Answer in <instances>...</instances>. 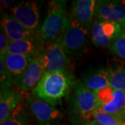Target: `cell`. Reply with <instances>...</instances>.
Listing matches in <instances>:
<instances>
[{
  "label": "cell",
  "instance_id": "obj_14",
  "mask_svg": "<svg viewBox=\"0 0 125 125\" xmlns=\"http://www.w3.org/2000/svg\"><path fill=\"white\" fill-rule=\"evenodd\" d=\"M22 97L19 92L13 90L1 91L0 94V122H3L10 117L20 106Z\"/></svg>",
  "mask_w": 125,
  "mask_h": 125
},
{
  "label": "cell",
  "instance_id": "obj_29",
  "mask_svg": "<svg viewBox=\"0 0 125 125\" xmlns=\"http://www.w3.org/2000/svg\"><path fill=\"white\" fill-rule=\"evenodd\" d=\"M122 4L124 5L125 7V1H122Z\"/></svg>",
  "mask_w": 125,
  "mask_h": 125
},
{
  "label": "cell",
  "instance_id": "obj_15",
  "mask_svg": "<svg viewBox=\"0 0 125 125\" xmlns=\"http://www.w3.org/2000/svg\"><path fill=\"white\" fill-rule=\"evenodd\" d=\"M1 56H2L5 65L11 74L14 83L22 75L32 59L30 56L20 54H7Z\"/></svg>",
  "mask_w": 125,
  "mask_h": 125
},
{
  "label": "cell",
  "instance_id": "obj_20",
  "mask_svg": "<svg viewBox=\"0 0 125 125\" xmlns=\"http://www.w3.org/2000/svg\"><path fill=\"white\" fill-rule=\"evenodd\" d=\"M0 125H31L24 113L22 112L20 105L14 112L13 114Z\"/></svg>",
  "mask_w": 125,
  "mask_h": 125
},
{
  "label": "cell",
  "instance_id": "obj_28",
  "mask_svg": "<svg viewBox=\"0 0 125 125\" xmlns=\"http://www.w3.org/2000/svg\"><path fill=\"white\" fill-rule=\"evenodd\" d=\"M120 125H125V120H124L122 122V124Z\"/></svg>",
  "mask_w": 125,
  "mask_h": 125
},
{
  "label": "cell",
  "instance_id": "obj_5",
  "mask_svg": "<svg viewBox=\"0 0 125 125\" xmlns=\"http://www.w3.org/2000/svg\"><path fill=\"white\" fill-rule=\"evenodd\" d=\"M40 57L46 73L66 72L67 53L58 40L45 45Z\"/></svg>",
  "mask_w": 125,
  "mask_h": 125
},
{
  "label": "cell",
  "instance_id": "obj_24",
  "mask_svg": "<svg viewBox=\"0 0 125 125\" xmlns=\"http://www.w3.org/2000/svg\"><path fill=\"white\" fill-rule=\"evenodd\" d=\"M10 40L8 38L6 34L5 33L4 31L1 28V33H0V53L1 56H4L6 54V52L7 47L9 45Z\"/></svg>",
  "mask_w": 125,
  "mask_h": 125
},
{
  "label": "cell",
  "instance_id": "obj_16",
  "mask_svg": "<svg viewBox=\"0 0 125 125\" xmlns=\"http://www.w3.org/2000/svg\"><path fill=\"white\" fill-rule=\"evenodd\" d=\"M82 82L88 88L93 92L110 86V81L106 68L90 71L83 76Z\"/></svg>",
  "mask_w": 125,
  "mask_h": 125
},
{
  "label": "cell",
  "instance_id": "obj_3",
  "mask_svg": "<svg viewBox=\"0 0 125 125\" xmlns=\"http://www.w3.org/2000/svg\"><path fill=\"white\" fill-rule=\"evenodd\" d=\"M72 112L81 120H89L99 106L95 92L88 88L83 82L76 81L72 90Z\"/></svg>",
  "mask_w": 125,
  "mask_h": 125
},
{
  "label": "cell",
  "instance_id": "obj_6",
  "mask_svg": "<svg viewBox=\"0 0 125 125\" xmlns=\"http://www.w3.org/2000/svg\"><path fill=\"white\" fill-rule=\"evenodd\" d=\"M11 16L27 29L37 32L39 26V7L36 1H23L11 9Z\"/></svg>",
  "mask_w": 125,
  "mask_h": 125
},
{
  "label": "cell",
  "instance_id": "obj_8",
  "mask_svg": "<svg viewBox=\"0 0 125 125\" xmlns=\"http://www.w3.org/2000/svg\"><path fill=\"white\" fill-rule=\"evenodd\" d=\"M40 54L32 58L26 70L15 84L22 92H28L34 89L45 74Z\"/></svg>",
  "mask_w": 125,
  "mask_h": 125
},
{
  "label": "cell",
  "instance_id": "obj_13",
  "mask_svg": "<svg viewBox=\"0 0 125 125\" xmlns=\"http://www.w3.org/2000/svg\"><path fill=\"white\" fill-rule=\"evenodd\" d=\"M106 70L110 86L113 89L125 93V61L120 58L107 60Z\"/></svg>",
  "mask_w": 125,
  "mask_h": 125
},
{
  "label": "cell",
  "instance_id": "obj_25",
  "mask_svg": "<svg viewBox=\"0 0 125 125\" xmlns=\"http://www.w3.org/2000/svg\"><path fill=\"white\" fill-rule=\"evenodd\" d=\"M85 125H104L101 124L100 122H99L97 120H92L89 122L88 123H87Z\"/></svg>",
  "mask_w": 125,
  "mask_h": 125
},
{
  "label": "cell",
  "instance_id": "obj_21",
  "mask_svg": "<svg viewBox=\"0 0 125 125\" xmlns=\"http://www.w3.org/2000/svg\"><path fill=\"white\" fill-rule=\"evenodd\" d=\"M13 83V79L11 74L5 65L3 58L0 59V88L1 91L9 89Z\"/></svg>",
  "mask_w": 125,
  "mask_h": 125
},
{
  "label": "cell",
  "instance_id": "obj_7",
  "mask_svg": "<svg viewBox=\"0 0 125 125\" xmlns=\"http://www.w3.org/2000/svg\"><path fill=\"white\" fill-rule=\"evenodd\" d=\"M94 15L98 21H109L120 24L125 23V7L122 1L101 0L96 2Z\"/></svg>",
  "mask_w": 125,
  "mask_h": 125
},
{
  "label": "cell",
  "instance_id": "obj_17",
  "mask_svg": "<svg viewBox=\"0 0 125 125\" xmlns=\"http://www.w3.org/2000/svg\"><path fill=\"white\" fill-rule=\"evenodd\" d=\"M99 108L108 114L120 117L125 120V93L114 90L113 99L111 102Z\"/></svg>",
  "mask_w": 125,
  "mask_h": 125
},
{
  "label": "cell",
  "instance_id": "obj_9",
  "mask_svg": "<svg viewBox=\"0 0 125 125\" xmlns=\"http://www.w3.org/2000/svg\"><path fill=\"white\" fill-rule=\"evenodd\" d=\"M28 103L32 114L40 125H49L60 117V112L54 106L36 97H29Z\"/></svg>",
  "mask_w": 125,
  "mask_h": 125
},
{
  "label": "cell",
  "instance_id": "obj_23",
  "mask_svg": "<svg viewBox=\"0 0 125 125\" xmlns=\"http://www.w3.org/2000/svg\"><path fill=\"white\" fill-rule=\"evenodd\" d=\"M114 90L111 86H107L95 92L98 101V107L106 105L111 102L113 99Z\"/></svg>",
  "mask_w": 125,
  "mask_h": 125
},
{
  "label": "cell",
  "instance_id": "obj_12",
  "mask_svg": "<svg viewBox=\"0 0 125 125\" xmlns=\"http://www.w3.org/2000/svg\"><path fill=\"white\" fill-rule=\"evenodd\" d=\"M96 2L94 0H76L72 4L70 14L72 17L89 30L91 28Z\"/></svg>",
  "mask_w": 125,
  "mask_h": 125
},
{
  "label": "cell",
  "instance_id": "obj_2",
  "mask_svg": "<svg viewBox=\"0 0 125 125\" xmlns=\"http://www.w3.org/2000/svg\"><path fill=\"white\" fill-rule=\"evenodd\" d=\"M67 17L65 1L52 0L49 1L47 14L39 33L40 37L46 45L58 40L64 29Z\"/></svg>",
  "mask_w": 125,
  "mask_h": 125
},
{
  "label": "cell",
  "instance_id": "obj_11",
  "mask_svg": "<svg viewBox=\"0 0 125 125\" xmlns=\"http://www.w3.org/2000/svg\"><path fill=\"white\" fill-rule=\"evenodd\" d=\"M1 28L4 31L10 42L25 40L40 36L38 32L27 29L12 16L9 15L1 18Z\"/></svg>",
  "mask_w": 125,
  "mask_h": 125
},
{
  "label": "cell",
  "instance_id": "obj_27",
  "mask_svg": "<svg viewBox=\"0 0 125 125\" xmlns=\"http://www.w3.org/2000/svg\"><path fill=\"white\" fill-rule=\"evenodd\" d=\"M122 31H123V32L125 33V23L123 24V26H122Z\"/></svg>",
  "mask_w": 125,
  "mask_h": 125
},
{
  "label": "cell",
  "instance_id": "obj_4",
  "mask_svg": "<svg viewBox=\"0 0 125 125\" xmlns=\"http://www.w3.org/2000/svg\"><path fill=\"white\" fill-rule=\"evenodd\" d=\"M89 29L82 26L70 13L58 41L67 54H75L84 47Z\"/></svg>",
  "mask_w": 125,
  "mask_h": 125
},
{
  "label": "cell",
  "instance_id": "obj_19",
  "mask_svg": "<svg viewBox=\"0 0 125 125\" xmlns=\"http://www.w3.org/2000/svg\"><path fill=\"white\" fill-rule=\"evenodd\" d=\"M94 117L104 125H120L124 121L120 117L108 114L99 107L94 113Z\"/></svg>",
  "mask_w": 125,
  "mask_h": 125
},
{
  "label": "cell",
  "instance_id": "obj_22",
  "mask_svg": "<svg viewBox=\"0 0 125 125\" xmlns=\"http://www.w3.org/2000/svg\"><path fill=\"white\" fill-rule=\"evenodd\" d=\"M110 49L119 58L125 61V34L123 31L112 42Z\"/></svg>",
  "mask_w": 125,
  "mask_h": 125
},
{
  "label": "cell",
  "instance_id": "obj_18",
  "mask_svg": "<svg viewBox=\"0 0 125 125\" xmlns=\"http://www.w3.org/2000/svg\"><path fill=\"white\" fill-rule=\"evenodd\" d=\"M91 37L93 43L97 47H106L111 45L112 42L104 35L100 21H96L92 27Z\"/></svg>",
  "mask_w": 125,
  "mask_h": 125
},
{
  "label": "cell",
  "instance_id": "obj_1",
  "mask_svg": "<svg viewBox=\"0 0 125 125\" xmlns=\"http://www.w3.org/2000/svg\"><path fill=\"white\" fill-rule=\"evenodd\" d=\"M71 83V77L66 72H47L32 93L37 98L55 106L66 95Z\"/></svg>",
  "mask_w": 125,
  "mask_h": 125
},
{
  "label": "cell",
  "instance_id": "obj_26",
  "mask_svg": "<svg viewBox=\"0 0 125 125\" xmlns=\"http://www.w3.org/2000/svg\"><path fill=\"white\" fill-rule=\"evenodd\" d=\"M13 2V1H1V4L3 5H9V4Z\"/></svg>",
  "mask_w": 125,
  "mask_h": 125
},
{
  "label": "cell",
  "instance_id": "obj_10",
  "mask_svg": "<svg viewBox=\"0 0 125 125\" xmlns=\"http://www.w3.org/2000/svg\"><path fill=\"white\" fill-rule=\"evenodd\" d=\"M45 45L40 36L25 40L10 41L6 54H20L33 58L42 52Z\"/></svg>",
  "mask_w": 125,
  "mask_h": 125
}]
</instances>
